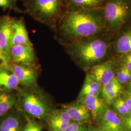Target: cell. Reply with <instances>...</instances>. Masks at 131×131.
<instances>
[{
  "label": "cell",
  "instance_id": "6da1fadb",
  "mask_svg": "<svg viewBox=\"0 0 131 131\" xmlns=\"http://www.w3.org/2000/svg\"><path fill=\"white\" fill-rule=\"evenodd\" d=\"M54 31L57 38L67 45L101 35L107 30L101 9L68 5Z\"/></svg>",
  "mask_w": 131,
  "mask_h": 131
},
{
  "label": "cell",
  "instance_id": "7a4b0ae2",
  "mask_svg": "<svg viewBox=\"0 0 131 131\" xmlns=\"http://www.w3.org/2000/svg\"><path fill=\"white\" fill-rule=\"evenodd\" d=\"M100 35L67 45V50L77 63L85 68L92 67L107 56L109 44Z\"/></svg>",
  "mask_w": 131,
  "mask_h": 131
},
{
  "label": "cell",
  "instance_id": "3957f363",
  "mask_svg": "<svg viewBox=\"0 0 131 131\" xmlns=\"http://www.w3.org/2000/svg\"><path fill=\"white\" fill-rule=\"evenodd\" d=\"M24 4L32 19L53 31L68 6L66 0H24Z\"/></svg>",
  "mask_w": 131,
  "mask_h": 131
},
{
  "label": "cell",
  "instance_id": "277c9868",
  "mask_svg": "<svg viewBox=\"0 0 131 131\" xmlns=\"http://www.w3.org/2000/svg\"><path fill=\"white\" fill-rule=\"evenodd\" d=\"M107 31L121 30L131 18V0H105L101 9Z\"/></svg>",
  "mask_w": 131,
  "mask_h": 131
},
{
  "label": "cell",
  "instance_id": "5b68a950",
  "mask_svg": "<svg viewBox=\"0 0 131 131\" xmlns=\"http://www.w3.org/2000/svg\"><path fill=\"white\" fill-rule=\"evenodd\" d=\"M16 105L29 116L42 119L51 112L49 103L40 93L36 91H23Z\"/></svg>",
  "mask_w": 131,
  "mask_h": 131
},
{
  "label": "cell",
  "instance_id": "8992f818",
  "mask_svg": "<svg viewBox=\"0 0 131 131\" xmlns=\"http://www.w3.org/2000/svg\"><path fill=\"white\" fill-rule=\"evenodd\" d=\"M10 59L14 64L32 65L36 59L33 46L15 45L11 47Z\"/></svg>",
  "mask_w": 131,
  "mask_h": 131
},
{
  "label": "cell",
  "instance_id": "52a82bcc",
  "mask_svg": "<svg viewBox=\"0 0 131 131\" xmlns=\"http://www.w3.org/2000/svg\"><path fill=\"white\" fill-rule=\"evenodd\" d=\"M13 19L9 16L0 18V50L10 62V50L13 35Z\"/></svg>",
  "mask_w": 131,
  "mask_h": 131
},
{
  "label": "cell",
  "instance_id": "ba28073f",
  "mask_svg": "<svg viewBox=\"0 0 131 131\" xmlns=\"http://www.w3.org/2000/svg\"><path fill=\"white\" fill-rule=\"evenodd\" d=\"M114 67L112 60L102 62L91 68L90 74L103 86L115 77Z\"/></svg>",
  "mask_w": 131,
  "mask_h": 131
},
{
  "label": "cell",
  "instance_id": "9c48e42d",
  "mask_svg": "<svg viewBox=\"0 0 131 131\" xmlns=\"http://www.w3.org/2000/svg\"><path fill=\"white\" fill-rule=\"evenodd\" d=\"M11 67L19 84L32 87L36 84L37 74L32 65L13 64Z\"/></svg>",
  "mask_w": 131,
  "mask_h": 131
},
{
  "label": "cell",
  "instance_id": "30bf717a",
  "mask_svg": "<svg viewBox=\"0 0 131 131\" xmlns=\"http://www.w3.org/2000/svg\"><path fill=\"white\" fill-rule=\"evenodd\" d=\"M62 108L68 113L72 122L77 123L84 125L92 118L89 111L80 101L63 105Z\"/></svg>",
  "mask_w": 131,
  "mask_h": 131
},
{
  "label": "cell",
  "instance_id": "8fae6325",
  "mask_svg": "<svg viewBox=\"0 0 131 131\" xmlns=\"http://www.w3.org/2000/svg\"><path fill=\"white\" fill-rule=\"evenodd\" d=\"M100 127L105 131H124L121 117L107 106L97 119Z\"/></svg>",
  "mask_w": 131,
  "mask_h": 131
},
{
  "label": "cell",
  "instance_id": "7c38bea8",
  "mask_svg": "<svg viewBox=\"0 0 131 131\" xmlns=\"http://www.w3.org/2000/svg\"><path fill=\"white\" fill-rule=\"evenodd\" d=\"M13 35L11 46L18 45L33 46L28 37L25 24L22 18H13L12 22Z\"/></svg>",
  "mask_w": 131,
  "mask_h": 131
},
{
  "label": "cell",
  "instance_id": "4fadbf2b",
  "mask_svg": "<svg viewBox=\"0 0 131 131\" xmlns=\"http://www.w3.org/2000/svg\"><path fill=\"white\" fill-rule=\"evenodd\" d=\"M72 122L68 113L63 108L52 111L48 116L51 131H64Z\"/></svg>",
  "mask_w": 131,
  "mask_h": 131
},
{
  "label": "cell",
  "instance_id": "5bb4252c",
  "mask_svg": "<svg viewBox=\"0 0 131 131\" xmlns=\"http://www.w3.org/2000/svg\"><path fill=\"white\" fill-rule=\"evenodd\" d=\"M11 110L0 117V131H23L24 122L20 113Z\"/></svg>",
  "mask_w": 131,
  "mask_h": 131
},
{
  "label": "cell",
  "instance_id": "9a60e30c",
  "mask_svg": "<svg viewBox=\"0 0 131 131\" xmlns=\"http://www.w3.org/2000/svg\"><path fill=\"white\" fill-rule=\"evenodd\" d=\"M79 101L88 109L92 118L96 121L108 106L103 99L100 98L99 96H86L80 97Z\"/></svg>",
  "mask_w": 131,
  "mask_h": 131
},
{
  "label": "cell",
  "instance_id": "2e32d148",
  "mask_svg": "<svg viewBox=\"0 0 131 131\" xmlns=\"http://www.w3.org/2000/svg\"><path fill=\"white\" fill-rule=\"evenodd\" d=\"M19 85L11 66L0 69V90L11 92L18 90Z\"/></svg>",
  "mask_w": 131,
  "mask_h": 131
},
{
  "label": "cell",
  "instance_id": "e0dca14e",
  "mask_svg": "<svg viewBox=\"0 0 131 131\" xmlns=\"http://www.w3.org/2000/svg\"><path fill=\"white\" fill-rule=\"evenodd\" d=\"M115 52L122 55L131 52V26L124 29L118 36L114 44Z\"/></svg>",
  "mask_w": 131,
  "mask_h": 131
},
{
  "label": "cell",
  "instance_id": "ac0fdd59",
  "mask_svg": "<svg viewBox=\"0 0 131 131\" xmlns=\"http://www.w3.org/2000/svg\"><path fill=\"white\" fill-rule=\"evenodd\" d=\"M102 86L90 73L86 75L79 94V98L86 96H99Z\"/></svg>",
  "mask_w": 131,
  "mask_h": 131
},
{
  "label": "cell",
  "instance_id": "d6986e66",
  "mask_svg": "<svg viewBox=\"0 0 131 131\" xmlns=\"http://www.w3.org/2000/svg\"><path fill=\"white\" fill-rule=\"evenodd\" d=\"M17 101V96L12 91L0 90V117L12 109Z\"/></svg>",
  "mask_w": 131,
  "mask_h": 131
},
{
  "label": "cell",
  "instance_id": "ffe728a7",
  "mask_svg": "<svg viewBox=\"0 0 131 131\" xmlns=\"http://www.w3.org/2000/svg\"><path fill=\"white\" fill-rule=\"evenodd\" d=\"M67 5L89 9H101L105 0H66Z\"/></svg>",
  "mask_w": 131,
  "mask_h": 131
},
{
  "label": "cell",
  "instance_id": "44dd1931",
  "mask_svg": "<svg viewBox=\"0 0 131 131\" xmlns=\"http://www.w3.org/2000/svg\"><path fill=\"white\" fill-rule=\"evenodd\" d=\"M111 109L120 117L131 113V108L124 99L119 96L111 104Z\"/></svg>",
  "mask_w": 131,
  "mask_h": 131
},
{
  "label": "cell",
  "instance_id": "7402d4cb",
  "mask_svg": "<svg viewBox=\"0 0 131 131\" xmlns=\"http://www.w3.org/2000/svg\"><path fill=\"white\" fill-rule=\"evenodd\" d=\"M122 91L123 88L122 84H119L103 95V100L107 105H111L116 99L121 96Z\"/></svg>",
  "mask_w": 131,
  "mask_h": 131
},
{
  "label": "cell",
  "instance_id": "603a6c76",
  "mask_svg": "<svg viewBox=\"0 0 131 131\" xmlns=\"http://www.w3.org/2000/svg\"><path fill=\"white\" fill-rule=\"evenodd\" d=\"M116 78L122 84L128 83L131 81V72L123 63H122L117 72Z\"/></svg>",
  "mask_w": 131,
  "mask_h": 131
},
{
  "label": "cell",
  "instance_id": "cb8c5ba5",
  "mask_svg": "<svg viewBox=\"0 0 131 131\" xmlns=\"http://www.w3.org/2000/svg\"><path fill=\"white\" fill-rule=\"evenodd\" d=\"M16 0H0V7L5 10L7 9L14 10L17 12H22L16 5Z\"/></svg>",
  "mask_w": 131,
  "mask_h": 131
},
{
  "label": "cell",
  "instance_id": "d4e9b609",
  "mask_svg": "<svg viewBox=\"0 0 131 131\" xmlns=\"http://www.w3.org/2000/svg\"><path fill=\"white\" fill-rule=\"evenodd\" d=\"M42 126L38 122L28 118L23 131H42Z\"/></svg>",
  "mask_w": 131,
  "mask_h": 131
},
{
  "label": "cell",
  "instance_id": "484cf974",
  "mask_svg": "<svg viewBox=\"0 0 131 131\" xmlns=\"http://www.w3.org/2000/svg\"><path fill=\"white\" fill-rule=\"evenodd\" d=\"M64 131H88V129L83 124L72 122Z\"/></svg>",
  "mask_w": 131,
  "mask_h": 131
},
{
  "label": "cell",
  "instance_id": "4316f807",
  "mask_svg": "<svg viewBox=\"0 0 131 131\" xmlns=\"http://www.w3.org/2000/svg\"><path fill=\"white\" fill-rule=\"evenodd\" d=\"M121 118L124 131H131V113Z\"/></svg>",
  "mask_w": 131,
  "mask_h": 131
},
{
  "label": "cell",
  "instance_id": "83f0119b",
  "mask_svg": "<svg viewBox=\"0 0 131 131\" xmlns=\"http://www.w3.org/2000/svg\"><path fill=\"white\" fill-rule=\"evenodd\" d=\"M122 61L131 72V52L123 55Z\"/></svg>",
  "mask_w": 131,
  "mask_h": 131
},
{
  "label": "cell",
  "instance_id": "f1b7e54d",
  "mask_svg": "<svg viewBox=\"0 0 131 131\" xmlns=\"http://www.w3.org/2000/svg\"><path fill=\"white\" fill-rule=\"evenodd\" d=\"M9 62L4 53L0 50V69L9 65Z\"/></svg>",
  "mask_w": 131,
  "mask_h": 131
},
{
  "label": "cell",
  "instance_id": "f546056e",
  "mask_svg": "<svg viewBox=\"0 0 131 131\" xmlns=\"http://www.w3.org/2000/svg\"><path fill=\"white\" fill-rule=\"evenodd\" d=\"M122 97L131 108V91L126 90L124 91H122Z\"/></svg>",
  "mask_w": 131,
  "mask_h": 131
},
{
  "label": "cell",
  "instance_id": "4dcf8cb0",
  "mask_svg": "<svg viewBox=\"0 0 131 131\" xmlns=\"http://www.w3.org/2000/svg\"><path fill=\"white\" fill-rule=\"evenodd\" d=\"M88 131H105L102 129L101 128L99 127H90L88 129Z\"/></svg>",
  "mask_w": 131,
  "mask_h": 131
},
{
  "label": "cell",
  "instance_id": "1f68e13d",
  "mask_svg": "<svg viewBox=\"0 0 131 131\" xmlns=\"http://www.w3.org/2000/svg\"><path fill=\"white\" fill-rule=\"evenodd\" d=\"M16 1H18V0H16Z\"/></svg>",
  "mask_w": 131,
  "mask_h": 131
}]
</instances>
